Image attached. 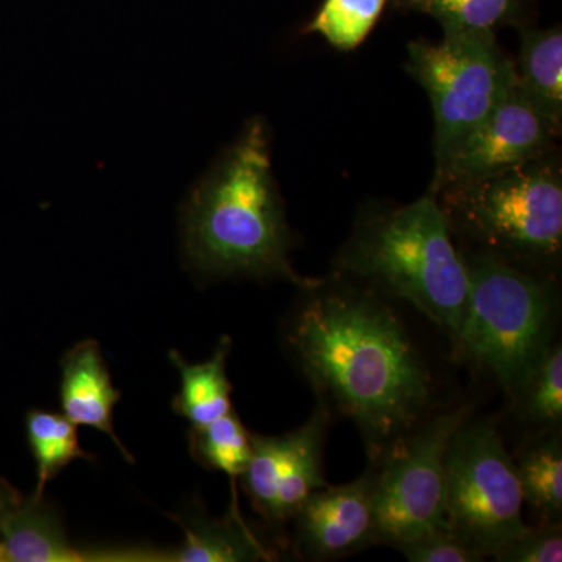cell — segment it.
<instances>
[{
	"label": "cell",
	"mask_w": 562,
	"mask_h": 562,
	"mask_svg": "<svg viewBox=\"0 0 562 562\" xmlns=\"http://www.w3.org/2000/svg\"><path fill=\"white\" fill-rule=\"evenodd\" d=\"M187 541L173 561H272L273 552L244 522L233 486V505L224 519L192 516L183 525Z\"/></svg>",
	"instance_id": "14"
},
{
	"label": "cell",
	"mask_w": 562,
	"mask_h": 562,
	"mask_svg": "<svg viewBox=\"0 0 562 562\" xmlns=\"http://www.w3.org/2000/svg\"><path fill=\"white\" fill-rule=\"evenodd\" d=\"M121 391L111 383L101 346L94 339L76 344L61 360L60 403L72 424L92 427L110 436L122 457L135 462L113 428V409Z\"/></svg>",
	"instance_id": "12"
},
{
	"label": "cell",
	"mask_w": 562,
	"mask_h": 562,
	"mask_svg": "<svg viewBox=\"0 0 562 562\" xmlns=\"http://www.w3.org/2000/svg\"><path fill=\"white\" fill-rule=\"evenodd\" d=\"M190 452L203 468L225 473L235 482L249 464L251 432L231 412L210 424L192 427Z\"/></svg>",
	"instance_id": "19"
},
{
	"label": "cell",
	"mask_w": 562,
	"mask_h": 562,
	"mask_svg": "<svg viewBox=\"0 0 562 562\" xmlns=\"http://www.w3.org/2000/svg\"><path fill=\"white\" fill-rule=\"evenodd\" d=\"M339 271L412 303L454 339L469 295L464 257L435 195L368 217L338 257Z\"/></svg>",
	"instance_id": "3"
},
{
	"label": "cell",
	"mask_w": 562,
	"mask_h": 562,
	"mask_svg": "<svg viewBox=\"0 0 562 562\" xmlns=\"http://www.w3.org/2000/svg\"><path fill=\"white\" fill-rule=\"evenodd\" d=\"M520 416L543 431H560L562 424V347L553 342L517 395Z\"/></svg>",
	"instance_id": "20"
},
{
	"label": "cell",
	"mask_w": 562,
	"mask_h": 562,
	"mask_svg": "<svg viewBox=\"0 0 562 562\" xmlns=\"http://www.w3.org/2000/svg\"><path fill=\"white\" fill-rule=\"evenodd\" d=\"M371 462L360 479L344 486L314 490L295 514L299 549L314 561H333L376 542Z\"/></svg>",
	"instance_id": "11"
},
{
	"label": "cell",
	"mask_w": 562,
	"mask_h": 562,
	"mask_svg": "<svg viewBox=\"0 0 562 562\" xmlns=\"http://www.w3.org/2000/svg\"><path fill=\"white\" fill-rule=\"evenodd\" d=\"M517 479L524 502L541 516L539 524H561L562 442L560 432L543 431L530 439L517 458Z\"/></svg>",
	"instance_id": "17"
},
{
	"label": "cell",
	"mask_w": 562,
	"mask_h": 562,
	"mask_svg": "<svg viewBox=\"0 0 562 562\" xmlns=\"http://www.w3.org/2000/svg\"><path fill=\"white\" fill-rule=\"evenodd\" d=\"M232 339L221 338L211 360L190 364L179 351L169 353L181 375V390L172 402L173 413L190 420L192 427L210 424L233 412L232 383L227 376V357Z\"/></svg>",
	"instance_id": "15"
},
{
	"label": "cell",
	"mask_w": 562,
	"mask_h": 562,
	"mask_svg": "<svg viewBox=\"0 0 562 562\" xmlns=\"http://www.w3.org/2000/svg\"><path fill=\"white\" fill-rule=\"evenodd\" d=\"M387 0H325L308 32L319 33L339 50L360 46L382 16Z\"/></svg>",
	"instance_id": "22"
},
{
	"label": "cell",
	"mask_w": 562,
	"mask_h": 562,
	"mask_svg": "<svg viewBox=\"0 0 562 562\" xmlns=\"http://www.w3.org/2000/svg\"><path fill=\"white\" fill-rule=\"evenodd\" d=\"M516 465L494 425L462 422L446 452V522L469 549L494 557L527 530Z\"/></svg>",
	"instance_id": "6"
},
{
	"label": "cell",
	"mask_w": 562,
	"mask_h": 562,
	"mask_svg": "<svg viewBox=\"0 0 562 562\" xmlns=\"http://www.w3.org/2000/svg\"><path fill=\"white\" fill-rule=\"evenodd\" d=\"M560 132L516 81L501 103L436 162L431 191L541 158Z\"/></svg>",
	"instance_id": "10"
},
{
	"label": "cell",
	"mask_w": 562,
	"mask_h": 562,
	"mask_svg": "<svg viewBox=\"0 0 562 562\" xmlns=\"http://www.w3.org/2000/svg\"><path fill=\"white\" fill-rule=\"evenodd\" d=\"M181 227L184 255L205 276L283 279L306 292L322 284L292 269L291 233L261 120H251L192 188L181 209Z\"/></svg>",
	"instance_id": "2"
},
{
	"label": "cell",
	"mask_w": 562,
	"mask_h": 562,
	"mask_svg": "<svg viewBox=\"0 0 562 562\" xmlns=\"http://www.w3.org/2000/svg\"><path fill=\"white\" fill-rule=\"evenodd\" d=\"M469 409L438 414L401 436L375 460L373 519L376 542L395 547L446 522V452Z\"/></svg>",
	"instance_id": "8"
},
{
	"label": "cell",
	"mask_w": 562,
	"mask_h": 562,
	"mask_svg": "<svg viewBox=\"0 0 562 562\" xmlns=\"http://www.w3.org/2000/svg\"><path fill=\"white\" fill-rule=\"evenodd\" d=\"M406 70L430 98L435 157L443 158L516 85V65L498 47L495 32L443 33L439 43L408 46Z\"/></svg>",
	"instance_id": "7"
},
{
	"label": "cell",
	"mask_w": 562,
	"mask_h": 562,
	"mask_svg": "<svg viewBox=\"0 0 562 562\" xmlns=\"http://www.w3.org/2000/svg\"><path fill=\"white\" fill-rule=\"evenodd\" d=\"M450 232L513 265H546L562 247V176L536 160L432 190Z\"/></svg>",
	"instance_id": "5"
},
{
	"label": "cell",
	"mask_w": 562,
	"mask_h": 562,
	"mask_svg": "<svg viewBox=\"0 0 562 562\" xmlns=\"http://www.w3.org/2000/svg\"><path fill=\"white\" fill-rule=\"evenodd\" d=\"M331 414L321 403L308 422L281 436L251 432V454L243 487L255 512L273 528H281L314 490L327 482L322 471L325 436Z\"/></svg>",
	"instance_id": "9"
},
{
	"label": "cell",
	"mask_w": 562,
	"mask_h": 562,
	"mask_svg": "<svg viewBox=\"0 0 562 562\" xmlns=\"http://www.w3.org/2000/svg\"><path fill=\"white\" fill-rule=\"evenodd\" d=\"M412 562H479L484 558L469 549L453 532L439 530L394 547Z\"/></svg>",
	"instance_id": "24"
},
{
	"label": "cell",
	"mask_w": 562,
	"mask_h": 562,
	"mask_svg": "<svg viewBox=\"0 0 562 562\" xmlns=\"http://www.w3.org/2000/svg\"><path fill=\"white\" fill-rule=\"evenodd\" d=\"M27 438L36 461V490L33 497H43L44 487L76 460L92 461L81 449L77 425L65 414L33 409L27 414Z\"/></svg>",
	"instance_id": "18"
},
{
	"label": "cell",
	"mask_w": 562,
	"mask_h": 562,
	"mask_svg": "<svg viewBox=\"0 0 562 562\" xmlns=\"http://www.w3.org/2000/svg\"><path fill=\"white\" fill-rule=\"evenodd\" d=\"M462 257L469 295L454 357L490 373L514 402L553 344L557 295L542 277L486 251Z\"/></svg>",
	"instance_id": "4"
},
{
	"label": "cell",
	"mask_w": 562,
	"mask_h": 562,
	"mask_svg": "<svg viewBox=\"0 0 562 562\" xmlns=\"http://www.w3.org/2000/svg\"><path fill=\"white\" fill-rule=\"evenodd\" d=\"M517 85L528 99L560 128L562 122V32L525 31L516 66Z\"/></svg>",
	"instance_id": "16"
},
{
	"label": "cell",
	"mask_w": 562,
	"mask_h": 562,
	"mask_svg": "<svg viewBox=\"0 0 562 562\" xmlns=\"http://www.w3.org/2000/svg\"><path fill=\"white\" fill-rule=\"evenodd\" d=\"M22 497L20 492L11 487L9 483L0 480V530H2L3 519H5L7 513L13 508L16 503H20ZM0 561H5V553H3L2 542H0Z\"/></svg>",
	"instance_id": "25"
},
{
	"label": "cell",
	"mask_w": 562,
	"mask_h": 562,
	"mask_svg": "<svg viewBox=\"0 0 562 562\" xmlns=\"http://www.w3.org/2000/svg\"><path fill=\"white\" fill-rule=\"evenodd\" d=\"M501 562H560L562 561L561 524H538L502 547L494 554Z\"/></svg>",
	"instance_id": "23"
},
{
	"label": "cell",
	"mask_w": 562,
	"mask_h": 562,
	"mask_svg": "<svg viewBox=\"0 0 562 562\" xmlns=\"http://www.w3.org/2000/svg\"><path fill=\"white\" fill-rule=\"evenodd\" d=\"M5 561L72 562L90 561L66 538L60 517L43 497L21 501L7 513L0 530Z\"/></svg>",
	"instance_id": "13"
},
{
	"label": "cell",
	"mask_w": 562,
	"mask_h": 562,
	"mask_svg": "<svg viewBox=\"0 0 562 562\" xmlns=\"http://www.w3.org/2000/svg\"><path fill=\"white\" fill-rule=\"evenodd\" d=\"M322 284L308 291L288 344L321 405L353 420L375 460L427 419L432 379L397 314L376 295Z\"/></svg>",
	"instance_id": "1"
},
{
	"label": "cell",
	"mask_w": 562,
	"mask_h": 562,
	"mask_svg": "<svg viewBox=\"0 0 562 562\" xmlns=\"http://www.w3.org/2000/svg\"><path fill=\"white\" fill-rule=\"evenodd\" d=\"M403 5L428 14L443 33L495 32L513 20L519 0H401Z\"/></svg>",
	"instance_id": "21"
}]
</instances>
